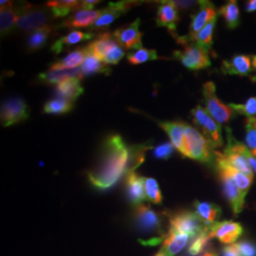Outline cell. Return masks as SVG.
<instances>
[{
	"mask_svg": "<svg viewBox=\"0 0 256 256\" xmlns=\"http://www.w3.org/2000/svg\"><path fill=\"white\" fill-rule=\"evenodd\" d=\"M129 148L122 138L117 134L106 138L102 147L97 165L88 172V178L98 190L110 189L128 171Z\"/></svg>",
	"mask_w": 256,
	"mask_h": 256,
	"instance_id": "6da1fadb",
	"label": "cell"
},
{
	"mask_svg": "<svg viewBox=\"0 0 256 256\" xmlns=\"http://www.w3.org/2000/svg\"><path fill=\"white\" fill-rule=\"evenodd\" d=\"M16 10L18 12L16 27L25 32H36L41 28L50 26V21L54 19L48 8L41 6L21 4Z\"/></svg>",
	"mask_w": 256,
	"mask_h": 256,
	"instance_id": "7a4b0ae2",
	"label": "cell"
},
{
	"mask_svg": "<svg viewBox=\"0 0 256 256\" xmlns=\"http://www.w3.org/2000/svg\"><path fill=\"white\" fill-rule=\"evenodd\" d=\"M184 135L188 158L203 164H212L214 158V151L208 140L187 124H184Z\"/></svg>",
	"mask_w": 256,
	"mask_h": 256,
	"instance_id": "3957f363",
	"label": "cell"
},
{
	"mask_svg": "<svg viewBox=\"0 0 256 256\" xmlns=\"http://www.w3.org/2000/svg\"><path fill=\"white\" fill-rule=\"evenodd\" d=\"M194 122L202 128L203 136L208 140L212 148L223 146V138L220 124L212 119L206 108L198 106L192 110Z\"/></svg>",
	"mask_w": 256,
	"mask_h": 256,
	"instance_id": "277c9868",
	"label": "cell"
},
{
	"mask_svg": "<svg viewBox=\"0 0 256 256\" xmlns=\"http://www.w3.org/2000/svg\"><path fill=\"white\" fill-rule=\"evenodd\" d=\"M200 9L192 16L190 25V32L187 36L176 37L178 43L186 46L194 42V37L205 27L212 19L218 16V12L210 1H200Z\"/></svg>",
	"mask_w": 256,
	"mask_h": 256,
	"instance_id": "5b68a950",
	"label": "cell"
},
{
	"mask_svg": "<svg viewBox=\"0 0 256 256\" xmlns=\"http://www.w3.org/2000/svg\"><path fill=\"white\" fill-rule=\"evenodd\" d=\"M200 218L192 212H180L170 218V230L188 234L190 238H196L208 230Z\"/></svg>",
	"mask_w": 256,
	"mask_h": 256,
	"instance_id": "8992f818",
	"label": "cell"
},
{
	"mask_svg": "<svg viewBox=\"0 0 256 256\" xmlns=\"http://www.w3.org/2000/svg\"><path fill=\"white\" fill-rule=\"evenodd\" d=\"M203 98L206 104V110L218 124H226L232 117L234 110L224 104L216 94V86L212 82H205L203 84Z\"/></svg>",
	"mask_w": 256,
	"mask_h": 256,
	"instance_id": "52a82bcc",
	"label": "cell"
},
{
	"mask_svg": "<svg viewBox=\"0 0 256 256\" xmlns=\"http://www.w3.org/2000/svg\"><path fill=\"white\" fill-rule=\"evenodd\" d=\"M174 56L189 70H198L210 66L209 52L194 43L185 46L183 50L174 52Z\"/></svg>",
	"mask_w": 256,
	"mask_h": 256,
	"instance_id": "ba28073f",
	"label": "cell"
},
{
	"mask_svg": "<svg viewBox=\"0 0 256 256\" xmlns=\"http://www.w3.org/2000/svg\"><path fill=\"white\" fill-rule=\"evenodd\" d=\"M30 108L26 102L21 98H10L1 106V124L3 126H10L20 124L28 118Z\"/></svg>",
	"mask_w": 256,
	"mask_h": 256,
	"instance_id": "9c48e42d",
	"label": "cell"
},
{
	"mask_svg": "<svg viewBox=\"0 0 256 256\" xmlns=\"http://www.w3.org/2000/svg\"><path fill=\"white\" fill-rule=\"evenodd\" d=\"M134 220L138 230L144 234H162V220L155 210L146 205H138L134 212Z\"/></svg>",
	"mask_w": 256,
	"mask_h": 256,
	"instance_id": "30bf717a",
	"label": "cell"
},
{
	"mask_svg": "<svg viewBox=\"0 0 256 256\" xmlns=\"http://www.w3.org/2000/svg\"><path fill=\"white\" fill-rule=\"evenodd\" d=\"M140 24V19L137 18L134 22L119 28L113 32V36L119 46L126 50H140L142 48V32L138 30Z\"/></svg>",
	"mask_w": 256,
	"mask_h": 256,
	"instance_id": "8fae6325",
	"label": "cell"
},
{
	"mask_svg": "<svg viewBox=\"0 0 256 256\" xmlns=\"http://www.w3.org/2000/svg\"><path fill=\"white\" fill-rule=\"evenodd\" d=\"M138 1H119L116 3H110L108 7L102 9V16L92 25L90 28L94 30H104L114 22V20L124 14L129 10L140 5Z\"/></svg>",
	"mask_w": 256,
	"mask_h": 256,
	"instance_id": "7c38bea8",
	"label": "cell"
},
{
	"mask_svg": "<svg viewBox=\"0 0 256 256\" xmlns=\"http://www.w3.org/2000/svg\"><path fill=\"white\" fill-rule=\"evenodd\" d=\"M208 230L210 238H218L223 244L236 242L243 234L242 226L234 221H216L209 225Z\"/></svg>",
	"mask_w": 256,
	"mask_h": 256,
	"instance_id": "4fadbf2b",
	"label": "cell"
},
{
	"mask_svg": "<svg viewBox=\"0 0 256 256\" xmlns=\"http://www.w3.org/2000/svg\"><path fill=\"white\" fill-rule=\"evenodd\" d=\"M214 158H216L218 170L223 171L226 174H229L230 176L232 178V180L238 185L242 194L244 196H246V194L250 188L252 182V178L241 173L240 171H238V169H236L234 167H232V165L230 164L229 162L224 158L222 153L214 151Z\"/></svg>",
	"mask_w": 256,
	"mask_h": 256,
	"instance_id": "5bb4252c",
	"label": "cell"
},
{
	"mask_svg": "<svg viewBox=\"0 0 256 256\" xmlns=\"http://www.w3.org/2000/svg\"><path fill=\"white\" fill-rule=\"evenodd\" d=\"M218 173L223 184L225 196L229 202L234 216H238V214H240L243 210L245 204V196L242 194L238 185L232 180V178L229 174H226L223 171H218Z\"/></svg>",
	"mask_w": 256,
	"mask_h": 256,
	"instance_id": "9a60e30c",
	"label": "cell"
},
{
	"mask_svg": "<svg viewBox=\"0 0 256 256\" xmlns=\"http://www.w3.org/2000/svg\"><path fill=\"white\" fill-rule=\"evenodd\" d=\"M178 21V14L174 2L164 1L162 2L158 8L156 24L158 27L168 28L171 34H176V28Z\"/></svg>",
	"mask_w": 256,
	"mask_h": 256,
	"instance_id": "2e32d148",
	"label": "cell"
},
{
	"mask_svg": "<svg viewBox=\"0 0 256 256\" xmlns=\"http://www.w3.org/2000/svg\"><path fill=\"white\" fill-rule=\"evenodd\" d=\"M102 10H78L72 16L64 19L61 23L60 27L66 28H90L102 16Z\"/></svg>",
	"mask_w": 256,
	"mask_h": 256,
	"instance_id": "e0dca14e",
	"label": "cell"
},
{
	"mask_svg": "<svg viewBox=\"0 0 256 256\" xmlns=\"http://www.w3.org/2000/svg\"><path fill=\"white\" fill-rule=\"evenodd\" d=\"M144 178L140 176L135 172L126 173V191L129 202L135 206L142 205V203L146 200Z\"/></svg>",
	"mask_w": 256,
	"mask_h": 256,
	"instance_id": "ac0fdd59",
	"label": "cell"
},
{
	"mask_svg": "<svg viewBox=\"0 0 256 256\" xmlns=\"http://www.w3.org/2000/svg\"><path fill=\"white\" fill-rule=\"evenodd\" d=\"M117 46V41L113 34L110 32H102L93 42L86 46V48L88 54L93 55L99 60L104 61L110 52Z\"/></svg>",
	"mask_w": 256,
	"mask_h": 256,
	"instance_id": "d6986e66",
	"label": "cell"
},
{
	"mask_svg": "<svg viewBox=\"0 0 256 256\" xmlns=\"http://www.w3.org/2000/svg\"><path fill=\"white\" fill-rule=\"evenodd\" d=\"M160 126L168 134V136L172 142V144L183 156H188V151H187L185 135H184V122H160Z\"/></svg>",
	"mask_w": 256,
	"mask_h": 256,
	"instance_id": "ffe728a7",
	"label": "cell"
},
{
	"mask_svg": "<svg viewBox=\"0 0 256 256\" xmlns=\"http://www.w3.org/2000/svg\"><path fill=\"white\" fill-rule=\"evenodd\" d=\"M221 70L223 74L230 75L250 76L252 72V62L250 57L245 55H238L230 60L223 61Z\"/></svg>",
	"mask_w": 256,
	"mask_h": 256,
	"instance_id": "44dd1931",
	"label": "cell"
},
{
	"mask_svg": "<svg viewBox=\"0 0 256 256\" xmlns=\"http://www.w3.org/2000/svg\"><path fill=\"white\" fill-rule=\"evenodd\" d=\"M70 78H84L81 68H72V70H52L50 68L46 72L40 74L38 76L39 81L48 84H55L63 82L64 80Z\"/></svg>",
	"mask_w": 256,
	"mask_h": 256,
	"instance_id": "7402d4cb",
	"label": "cell"
},
{
	"mask_svg": "<svg viewBox=\"0 0 256 256\" xmlns=\"http://www.w3.org/2000/svg\"><path fill=\"white\" fill-rule=\"evenodd\" d=\"M80 80L79 78H70L59 82L55 88V93L58 98L70 102L77 100L84 92Z\"/></svg>",
	"mask_w": 256,
	"mask_h": 256,
	"instance_id": "603a6c76",
	"label": "cell"
},
{
	"mask_svg": "<svg viewBox=\"0 0 256 256\" xmlns=\"http://www.w3.org/2000/svg\"><path fill=\"white\" fill-rule=\"evenodd\" d=\"M0 12V30L2 37L8 36L14 25L18 24L16 10L12 9L10 1H1Z\"/></svg>",
	"mask_w": 256,
	"mask_h": 256,
	"instance_id": "cb8c5ba5",
	"label": "cell"
},
{
	"mask_svg": "<svg viewBox=\"0 0 256 256\" xmlns=\"http://www.w3.org/2000/svg\"><path fill=\"white\" fill-rule=\"evenodd\" d=\"M94 37L92 32H82L79 30H72L66 36L59 38L55 43L52 46V52H54L55 54H61L64 48L68 46H72L74 44H77L82 41L90 40Z\"/></svg>",
	"mask_w": 256,
	"mask_h": 256,
	"instance_id": "d4e9b609",
	"label": "cell"
},
{
	"mask_svg": "<svg viewBox=\"0 0 256 256\" xmlns=\"http://www.w3.org/2000/svg\"><path fill=\"white\" fill-rule=\"evenodd\" d=\"M190 239L191 238L186 234L169 230V232L165 236L164 239L162 248L168 254V256H174L186 246Z\"/></svg>",
	"mask_w": 256,
	"mask_h": 256,
	"instance_id": "484cf974",
	"label": "cell"
},
{
	"mask_svg": "<svg viewBox=\"0 0 256 256\" xmlns=\"http://www.w3.org/2000/svg\"><path fill=\"white\" fill-rule=\"evenodd\" d=\"M88 55L86 48H78L70 52L64 58L55 62L50 68L52 70H72L77 68L79 64H82Z\"/></svg>",
	"mask_w": 256,
	"mask_h": 256,
	"instance_id": "4316f807",
	"label": "cell"
},
{
	"mask_svg": "<svg viewBox=\"0 0 256 256\" xmlns=\"http://www.w3.org/2000/svg\"><path fill=\"white\" fill-rule=\"evenodd\" d=\"M194 205L196 208V214L208 226L216 222V220L220 218L221 216V209L220 206L214 203L196 202Z\"/></svg>",
	"mask_w": 256,
	"mask_h": 256,
	"instance_id": "83f0119b",
	"label": "cell"
},
{
	"mask_svg": "<svg viewBox=\"0 0 256 256\" xmlns=\"http://www.w3.org/2000/svg\"><path fill=\"white\" fill-rule=\"evenodd\" d=\"M48 8L55 18H62L74 10H78L80 7L79 1L74 0H55L46 2Z\"/></svg>",
	"mask_w": 256,
	"mask_h": 256,
	"instance_id": "f1b7e54d",
	"label": "cell"
},
{
	"mask_svg": "<svg viewBox=\"0 0 256 256\" xmlns=\"http://www.w3.org/2000/svg\"><path fill=\"white\" fill-rule=\"evenodd\" d=\"M54 34V28L52 26H46L41 28L30 34L28 37L27 48L30 52H36L45 46L50 36Z\"/></svg>",
	"mask_w": 256,
	"mask_h": 256,
	"instance_id": "f546056e",
	"label": "cell"
},
{
	"mask_svg": "<svg viewBox=\"0 0 256 256\" xmlns=\"http://www.w3.org/2000/svg\"><path fill=\"white\" fill-rule=\"evenodd\" d=\"M151 148L152 146L149 142L129 147V158L126 173L134 172V170L144 162L146 153Z\"/></svg>",
	"mask_w": 256,
	"mask_h": 256,
	"instance_id": "4dcf8cb0",
	"label": "cell"
},
{
	"mask_svg": "<svg viewBox=\"0 0 256 256\" xmlns=\"http://www.w3.org/2000/svg\"><path fill=\"white\" fill-rule=\"evenodd\" d=\"M81 70L84 77L96 74H110L111 72L108 64L90 54L88 55L84 61L81 66Z\"/></svg>",
	"mask_w": 256,
	"mask_h": 256,
	"instance_id": "1f68e13d",
	"label": "cell"
},
{
	"mask_svg": "<svg viewBox=\"0 0 256 256\" xmlns=\"http://www.w3.org/2000/svg\"><path fill=\"white\" fill-rule=\"evenodd\" d=\"M218 16L212 19L210 22L202 28V30L198 34V36L194 37V42L198 46H202L207 52H209L212 45V32H214V28L216 25Z\"/></svg>",
	"mask_w": 256,
	"mask_h": 256,
	"instance_id": "d6a6232c",
	"label": "cell"
},
{
	"mask_svg": "<svg viewBox=\"0 0 256 256\" xmlns=\"http://www.w3.org/2000/svg\"><path fill=\"white\" fill-rule=\"evenodd\" d=\"M74 102L68 101L62 98H55L46 102L43 111L46 114H66L74 110Z\"/></svg>",
	"mask_w": 256,
	"mask_h": 256,
	"instance_id": "836d02e7",
	"label": "cell"
},
{
	"mask_svg": "<svg viewBox=\"0 0 256 256\" xmlns=\"http://www.w3.org/2000/svg\"><path fill=\"white\" fill-rule=\"evenodd\" d=\"M220 12L225 19L227 26L230 28L238 27L239 24V9L236 1L232 0L228 2L226 5L220 8Z\"/></svg>",
	"mask_w": 256,
	"mask_h": 256,
	"instance_id": "e575fe53",
	"label": "cell"
},
{
	"mask_svg": "<svg viewBox=\"0 0 256 256\" xmlns=\"http://www.w3.org/2000/svg\"><path fill=\"white\" fill-rule=\"evenodd\" d=\"M156 59H158V56L155 50H147L144 48L129 52L128 54V62L131 64H142L147 61H153Z\"/></svg>",
	"mask_w": 256,
	"mask_h": 256,
	"instance_id": "d590c367",
	"label": "cell"
},
{
	"mask_svg": "<svg viewBox=\"0 0 256 256\" xmlns=\"http://www.w3.org/2000/svg\"><path fill=\"white\" fill-rule=\"evenodd\" d=\"M144 182L146 200L155 204H160L162 202V196L156 180L152 178H144Z\"/></svg>",
	"mask_w": 256,
	"mask_h": 256,
	"instance_id": "8d00e7d4",
	"label": "cell"
},
{
	"mask_svg": "<svg viewBox=\"0 0 256 256\" xmlns=\"http://www.w3.org/2000/svg\"><path fill=\"white\" fill-rule=\"evenodd\" d=\"M210 239L212 238L208 230L192 238V242L188 248V254L191 256H198L207 247Z\"/></svg>",
	"mask_w": 256,
	"mask_h": 256,
	"instance_id": "74e56055",
	"label": "cell"
},
{
	"mask_svg": "<svg viewBox=\"0 0 256 256\" xmlns=\"http://www.w3.org/2000/svg\"><path fill=\"white\" fill-rule=\"evenodd\" d=\"M246 144L250 152L256 158V117H250L245 120Z\"/></svg>",
	"mask_w": 256,
	"mask_h": 256,
	"instance_id": "f35d334b",
	"label": "cell"
},
{
	"mask_svg": "<svg viewBox=\"0 0 256 256\" xmlns=\"http://www.w3.org/2000/svg\"><path fill=\"white\" fill-rule=\"evenodd\" d=\"M230 108L241 115L250 117H256V97H252L244 104H230Z\"/></svg>",
	"mask_w": 256,
	"mask_h": 256,
	"instance_id": "ab89813d",
	"label": "cell"
},
{
	"mask_svg": "<svg viewBox=\"0 0 256 256\" xmlns=\"http://www.w3.org/2000/svg\"><path fill=\"white\" fill-rule=\"evenodd\" d=\"M124 54H124L122 48L118 45L110 52L108 56L104 59L102 62L106 64H117L124 58Z\"/></svg>",
	"mask_w": 256,
	"mask_h": 256,
	"instance_id": "60d3db41",
	"label": "cell"
},
{
	"mask_svg": "<svg viewBox=\"0 0 256 256\" xmlns=\"http://www.w3.org/2000/svg\"><path fill=\"white\" fill-rule=\"evenodd\" d=\"M173 148H174V146L170 142L160 144V146L156 147L155 150H154V156L156 158H160V160H167L172 155Z\"/></svg>",
	"mask_w": 256,
	"mask_h": 256,
	"instance_id": "b9f144b4",
	"label": "cell"
},
{
	"mask_svg": "<svg viewBox=\"0 0 256 256\" xmlns=\"http://www.w3.org/2000/svg\"><path fill=\"white\" fill-rule=\"evenodd\" d=\"M241 256H256V245L250 241H241L236 244Z\"/></svg>",
	"mask_w": 256,
	"mask_h": 256,
	"instance_id": "7bdbcfd3",
	"label": "cell"
},
{
	"mask_svg": "<svg viewBox=\"0 0 256 256\" xmlns=\"http://www.w3.org/2000/svg\"><path fill=\"white\" fill-rule=\"evenodd\" d=\"M222 256H240V252L238 250L236 244H232V245H228V246L223 248V250H222Z\"/></svg>",
	"mask_w": 256,
	"mask_h": 256,
	"instance_id": "ee69618b",
	"label": "cell"
},
{
	"mask_svg": "<svg viewBox=\"0 0 256 256\" xmlns=\"http://www.w3.org/2000/svg\"><path fill=\"white\" fill-rule=\"evenodd\" d=\"M100 1L97 0H86V1H80V7L79 9L88 10H93V8L99 4Z\"/></svg>",
	"mask_w": 256,
	"mask_h": 256,
	"instance_id": "f6af8a7d",
	"label": "cell"
},
{
	"mask_svg": "<svg viewBox=\"0 0 256 256\" xmlns=\"http://www.w3.org/2000/svg\"><path fill=\"white\" fill-rule=\"evenodd\" d=\"M243 153H244V155L247 158L248 160V162H250V164L252 166V170L256 172V158L254 156L252 155L250 152V150L248 149V147L246 146L244 148V150H243Z\"/></svg>",
	"mask_w": 256,
	"mask_h": 256,
	"instance_id": "bcb514c9",
	"label": "cell"
},
{
	"mask_svg": "<svg viewBox=\"0 0 256 256\" xmlns=\"http://www.w3.org/2000/svg\"><path fill=\"white\" fill-rule=\"evenodd\" d=\"M247 10L252 12H256V0H252L248 1L247 5Z\"/></svg>",
	"mask_w": 256,
	"mask_h": 256,
	"instance_id": "7dc6e473",
	"label": "cell"
},
{
	"mask_svg": "<svg viewBox=\"0 0 256 256\" xmlns=\"http://www.w3.org/2000/svg\"><path fill=\"white\" fill-rule=\"evenodd\" d=\"M218 256V252H214V250H208L207 252H205L204 254H203V256Z\"/></svg>",
	"mask_w": 256,
	"mask_h": 256,
	"instance_id": "c3c4849f",
	"label": "cell"
},
{
	"mask_svg": "<svg viewBox=\"0 0 256 256\" xmlns=\"http://www.w3.org/2000/svg\"><path fill=\"white\" fill-rule=\"evenodd\" d=\"M155 256H168V254L165 252L164 250V248H162L156 254Z\"/></svg>",
	"mask_w": 256,
	"mask_h": 256,
	"instance_id": "681fc988",
	"label": "cell"
},
{
	"mask_svg": "<svg viewBox=\"0 0 256 256\" xmlns=\"http://www.w3.org/2000/svg\"><path fill=\"white\" fill-rule=\"evenodd\" d=\"M252 64H254V66L256 68V56L252 57Z\"/></svg>",
	"mask_w": 256,
	"mask_h": 256,
	"instance_id": "f907efd6",
	"label": "cell"
}]
</instances>
